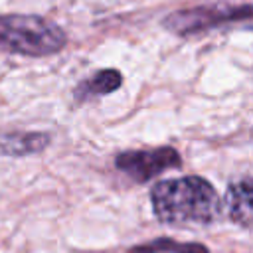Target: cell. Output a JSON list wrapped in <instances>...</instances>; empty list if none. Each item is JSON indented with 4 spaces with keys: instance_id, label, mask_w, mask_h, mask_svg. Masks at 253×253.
Returning a JSON list of instances; mask_svg holds the SVG:
<instances>
[{
    "instance_id": "1",
    "label": "cell",
    "mask_w": 253,
    "mask_h": 253,
    "mask_svg": "<svg viewBox=\"0 0 253 253\" xmlns=\"http://www.w3.org/2000/svg\"><path fill=\"white\" fill-rule=\"evenodd\" d=\"M150 206L158 221L168 225H210L221 217L223 200L202 176L160 180L150 190Z\"/></svg>"
},
{
    "instance_id": "2",
    "label": "cell",
    "mask_w": 253,
    "mask_h": 253,
    "mask_svg": "<svg viewBox=\"0 0 253 253\" xmlns=\"http://www.w3.org/2000/svg\"><path fill=\"white\" fill-rule=\"evenodd\" d=\"M67 45V34L55 22L38 14H2L0 16V51L47 57Z\"/></svg>"
},
{
    "instance_id": "3",
    "label": "cell",
    "mask_w": 253,
    "mask_h": 253,
    "mask_svg": "<svg viewBox=\"0 0 253 253\" xmlns=\"http://www.w3.org/2000/svg\"><path fill=\"white\" fill-rule=\"evenodd\" d=\"M251 16V4H237V6H194V8H184L170 12L162 20V28L176 36H194V34H204L213 28H221L231 22L239 20H249Z\"/></svg>"
},
{
    "instance_id": "4",
    "label": "cell",
    "mask_w": 253,
    "mask_h": 253,
    "mask_svg": "<svg viewBox=\"0 0 253 253\" xmlns=\"http://www.w3.org/2000/svg\"><path fill=\"white\" fill-rule=\"evenodd\" d=\"M115 166L130 180L144 184L154 180L166 170H174L182 166V156L174 146H158V148H138V150H123L115 156Z\"/></svg>"
},
{
    "instance_id": "5",
    "label": "cell",
    "mask_w": 253,
    "mask_h": 253,
    "mask_svg": "<svg viewBox=\"0 0 253 253\" xmlns=\"http://www.w3.org/2000/svg\"><path fill=\"white\" fill-rule=\"evenodd\" d=\"M49 134L42 130H4L0 128V156L22 158L40 154L49 146Z\"/></svg>"
},
{
    "instance_id": "6",
    "label": "cell",
    "mask_w": 253,
    "mask_h": 253,
    "mask_svg": "<svg viewBox=\"0 0 253 253\" xmlns=\"http://www.w3.org/2000/svg\"><path fill=\"white\" fill-rule=\"evenodd\" d=\"M123 85V73L119 69H99L79 81L73 87V99L75 103H87L95 97H105L121 89Z\"/></svg>"
},
{
    "instance_id": "7",
    "label": "cell",
    "mask_w": 253,
    "mask_h": 253,
    "mask_svg": "<svg viewBox=\"0 0 253 253\" xmlns=\"http://www.w3.org/2000/svg\"><path fill=\"white\" fill-rule=\"evenodd\" d=\"M225 206L227 213L233 223L249 229L251 227V213H253V184L249 176H243L237 182H231L225 192Z\"/></svg>"
},
{
    "instance_id": "8",
    "label": "cell",
    "mask_w": 253,
    "mask_h": 253,
    "mask_svg": "<svg viewBox=\"0 0 253 253\" xmlns=\"http://www.w3.org/2000/svg\"><path fill=\"white\" fill-rule=\"evenodd\" d=\"M128 253H210V249L204 243H188L176 241L172 237H158L132 247Z\"/></svg>"
}]
</instances>
